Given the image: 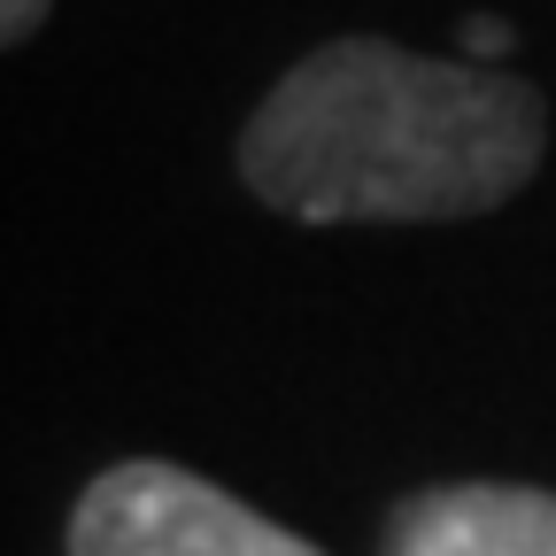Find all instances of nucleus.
<instances>
[{
	"label": "nucleus",
	"instance_id": "f257e3e1",
	"mask_svg": "<svg viewBox=\"0 0 556 556\" xmlns=\"http://www.w3.org/2000/svg\"><path fill=\"white\" fill-rule=\"evenodd\" d=\"M548 148V101L486 62L348 31L309 47L240 124V186L294 225L486 217Z\"/></svg>",
	"mask_w": 556,
	"mask_h": 556
},
{
	"label": "nucleus",
	"instance_id": "f03ea898",
	"mask_svg": "<svg viewBox=\"0 0 556 556\" xmlns=\"http://www.w3.org/2000/svg\"><path fill=\"white\" fill-rule=\"evenodd\" d=\"M70 556H325V548L270 526L217 479L139 456V464H109L78 495Z\"/></svg>",
	"mask_w": 556,
	"mask_h": 556
},
{
	"label": "nucleus",
	"instance_id": "7ed1b4c3",
	"mask_svg": "<svg viewBox=\"0 0 556 556\" xmlns=\"http://www.w3.org/2000/svg\"><path fill=\"white\" fill-rule=\"evenodd\" d=\"M387 556H556V495L518 479L417 486L387 518Z\"/></svg>",
	"mask_w": 556,
	"mask_h": 556
},
{
	"label": "nucleus",
	"instance_id": "20e7f679",
	"mask_svg": "<svg viewBox=\"0 0 556 556\" xmlns=\"http://www.w3.org/2000/svg\"><path fill=\"white\" fill-rule=\"evenodd\" d=\"M47 9H54V0H0V39L24 47V39L47 24Z\"/></svg>",
	"mask_w": 556,
	"mask_h": 556
},
{
	"label": "nucleus",
	"instance_id": "39448f33",
	"mask_svg": "<svg viewBox=\"0 0 556 556\" xmlns=\"http://www.w3.org/2000/svg\"><path fill=\"white\" fill-rule=\"evenodd\" d=\"M464 47H471V54H503V47H510V24H503V16H471V24H464Z\"/></svg>",
	"mask_w": 556,
	"mask_h": 556
}]
</instances>
